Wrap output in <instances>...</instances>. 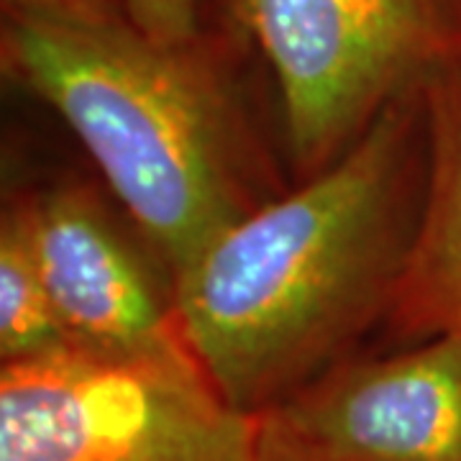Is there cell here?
Here are the masks:
<instances>
[{
	"label": "cell",
	"mask_w": 461,
	"mask_h": 461,
	"mask_svg": "<svg viewBox=\"0 0 461 461\" xmlns=\"http://www.w3.org/2000/svg\"><path fill=\"white\" fill-rule=\"evenodd\" d=\"M429 172L405 275L387 315L402 346L461 333V62L423 87Z\"/></svg>",
	"instance_id": "cell-7"
},
{
	"label": "cell",
	"mask_w": 461,
	"mask_h": 461,
	"mask_svg": "<svg viewBox=\"0 0 461 461\" xmlns=\"http://www.w3.org/2000/svg\"><path fill=\"white\" fill-rule=\"evenodd\" d=\"M257 418L262 461H461V333L354 354Z\"/></svg>",
	"instance_id": "cell-5"
},
{
	"label": "cell",
	"mask_w": 461,
	"mask_h": 461,
	"mask_svg": "<svg viewBox=\"0 0 461 461\" xmlns=\"http://www.w3.org/2000/svg\"><path fill=\"white\" fill-rule=\"evenodd\" d=\"M133 26L162 44H185L200 36L198 0H121Z\"/></svg>",
	"instance_id": "cell-9"
},
{
	"label": "cell",
	"mask_w": 461,
	"mask_h": 461,
	"mask_svg": "<svg viewBox=\"0 0 461 461\" xmlns=\"http://www.w3.org/2000/svg\"><path fill=\"white\" fill-rule=\"evenodd\" d=\"M0 461H262L193 354L67 346L0 366Z\"/></svg>",
	"instance_id": "cell-3"
},
{
	"label": "cell",
	"mask_w": 461,
	"mask_h": 461,
	"mask_svg": "<svg viewBox=\"0 0 461 461\" xmlns=\"http://www.w3.org/2000/svg\"><path fill=\"white\" fill-rule=\"evenodd\" d=\"M280 90L300 180L461 62V0H230Z\"/></svg>",
	"instance_id": "cell-4"
},
{
	"label": "cell",
	"mask_w": 461,
	"mask_h": 461,
	"mask_svg": "<svg viewBox=\"0 0 461 461\" xmlns=\"http://www.w3.org/2000/svg\"><path fill=\"white\" fill-rule=\"evenodd\" d=\"M423 90L333 165L226 229L172 277L190 354L236 411L262 415L390 315L423 211Z\"/></svg>",
	"instance_id": "cell-1"
},
{
	"label": "cell",
	"mask_w": 461,
	"mask_h": 461,
	"mask_svg": "<svg viewBox=\"0 0 461 461\" xmlns=\"http://www.w3.org/2000/svg\"><path fill=\"white\" fill-rule=\"evenodd\" d=\"M0 57L80 139L169 282L277 198L229 69L203 36L162 44L129 18L3 11Z\"/></svg>",
	"instance_id": "cell-2"
},
{
	"label": "cell",
	"mask_w": 461,
	"mask_h": 461,
	"mask_svg": "<svg viewBox=\"0 0 461 461\" xmlns=\"http://www.w3.org/2000/svg\"><path fill=\"white\" fill-rule=\"evenodd\" d=\"M69 344L39 262L29 198H14L0 221V359L47 357Z\"/></svg>",
	"instance_id": "cell-8"
},
{
	"label": "cell",
	"mask_w": 461,
	"mask_h": 461,
	"mask_svg": "<svg viewBox=\"0 0 461 461\" xmlns=\"http://www.w3.org/2000/svg\"><path fill=\"white\" fill-rule=\"evenodd\" d=\"M3 11H26L65 21H113L129 18L121 0H3Z\"/></svg>",
	"instance_id": "cell-10"
},
{
	"label": "cell",
	"mask_w": 461,
	"mask_h": 461,
	"mask_svg": "<svg viewBox=\"0 0 461 461\" xmlns=\"http://www.w3.org/2000/svg\"><path fill=\"white\" fill-rule=\"evenodd\" d=\"M39 262L69 344L105 354H190L172 290L83 185L29 198Z\"/></svg>",
	"instance_id": "cell-6"
}]
</instances>
